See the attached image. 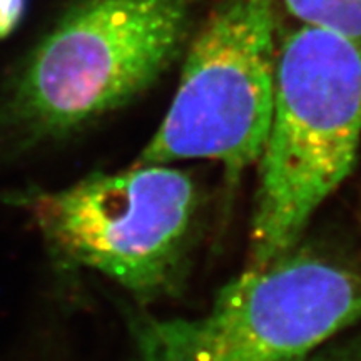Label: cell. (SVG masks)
Wrapping results in <instances>:
<instances>
[{
    "mask_svg": "<svg viewBox=\"0 0 361 361\" xmlns=\"http://www.w3.org/2000/svg\"><path fill=\"white\" fill-rule=\"evenodd\" d=\"M361 322V273L333 256L291 250L250 266L191 318L134 314L139 361H300Z\"/></svg>",
    "mask_w": 361,
    "mask_h": 361,
    "instance_id": "3",
    "label": "cell"
},
{
    "mask_svg": "<svg viewBox=\"0 0 361 361\" xmlns=\"http://www.w3.org/2000/svg\"><path fill=\"white\" fill-rule=\"evenodd\" d=\"M8 361H34L32 358H30V355L27 353V346H25V341H24V345L20 346L19 350H16L13 351V356Z\"/></svg>",
    "mask_w": 361,
    "mask_h": 361,
    "instance_id": "9",
    "label": "cell"
},
{
    "mask_svg": "<svg viewBox=\"0 0 361 361\" xmlns=\"http://www.w3.org/2000/svg\"><path fill=\"white\" fill-rule=\"evenodd\" d=\"M276 0H221L189 45L168 114L135 164L218 161L229 179L263 156L276 87Z\"/></svg>",
    "mask_w": 361,
    "mask_h": 361,
    "instance_id": "5",
    "label": "cell"
},
{
    "mask_svg": "<svg viewBox=\"0 0 361 361\" xmlns=\"http://www.w3.org/2000/svg\"><path fill=\"white\" fill-rule=\"evenodd\" d=\"M305 25L318 27L361 45V0H284Z\"/></svg>",
    "mask_w": 361,
    "mask_h": 361,
    "instance_id": "6",
    "label": "cell"
},
{
    "mask_svg": "<svg viewBox=\"0 0 361 361\" xmlns=\"http://www.w3.org/2000/svg\"><path fill=\"white\" fill-rule=\"evenodd\" d=\"M25 2L27 0H0V39L7 37L19 25Z\"/></svg>",
    "mask_w": 361,
    "mask_h": 361,
    "instance_id": "8",
    "label": "cell"
},
{
    "mask_svg": "<svg viewBox=\"0 0 361 361\" xmlns=\"http://www.w3.org/2000/svg\"><path fill=\"white\" fill-rule=\"evenodd\" d=\"M361 146V45L303 25L276 61L274 109L251 221V266L295 250Z\"/></svg>",
    "mask_w": 361,
    "mask_h": 361,
    "instance_id": "2",
    "label": "cell"
},
{
    "mask_svg": "<svg viewBox=\"0 0 361 361\" xmlns=\"http://www.w3.org/2000/svg\"><path fill=\"white\" fill-rule=\"evenodd\" d=\"M300 361H361V335L335 338Z\"/></svg>",
    "mask_w": 361,
    "mask_h": 361,
    "instance_id": "7",
    "label": "cell"
},
{
    "mask_svg": "<svg viewBox=\"0 0 361 361\" xmlns=\"http://www.w3.org/2000/svg\"><path fill=\"white\" fill-rule=\"evenodd\" d=\"M7 201L30 216L61 268L96 271L146 301L178 276L200 202L191 176L168 164L94 173Z\"/></svg>",
    "mask_w": 361,
    "mask_h": 361,
    "instance_id": "4",
    "label": "cell"
},
{
    "mask_svg": "<svg viewBox=\"0 0 361 361\" xmlns=\"http://www.w3.org/2000/svg\"><path fill=\"white\" fill-rule=\"evenodd\" d=\"M194 4H74L0 92V174L156 84L186 45Z\"/></svg>",
    "mask_w": 361,
    "mask_h": 361,
    "instance_id": "1",
    "label": "cell"
}]
</instances>
